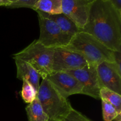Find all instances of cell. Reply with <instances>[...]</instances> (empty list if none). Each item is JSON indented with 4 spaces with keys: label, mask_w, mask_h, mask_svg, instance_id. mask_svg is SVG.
Returning a JSON list of instances; mask_svg holds the SVG:
<instances>
[{
    "label": "cell",
    "mask_w": 121,
    "mask_h": 121,
    "mask_svg": "<svg viewBox=\"0 0 121 121\" xmlns=\"http://www.w3.org/2000/svg\"><path fill=\"white\" fill-rule=\"evenodd\" d=\"M81 31L88 33L113 51L121 52V13L108 0H93Z\"/></svg>",
    "instance_id": "6da1fadb"
},
{
    "label": "cell",
    "mask_w": 121,
    "mask_h": 121,
    "mask_svg": "<svg viewBox=\"0 0 121 121\" xmlns=\"http://www.w3.org/2000/svg\"><path fill=\"white\" fill-rule=\"evenodd\" d=\"M65 48L74 51L83 57L87 63L97 66L103 61L114 63L115 51L88 33L80 31L73 35Z\"/></svg>",
    "instance_id": "7a4b0ae2"
},
{
    "label": "cell",
    "mask_w": 121,
    "mask_h": 121,
    "mask_svg": "<svg viewBox=\"0 0 121 121\" xmlns=\"http://www.w3.org/2000/svg\"><path fill=\"white\" fill-rule=\"evenodd\" d=\"M37 98L50 120L59 121L73 108L67 98L64 97L47 78L43 79Z\"/></svg>",
    "instance_id": "3957f363"
},
{
    "label": "cell",
    "mask_w": 121,
    "mask_h": 121,
    "mask_svg": "<svg viewBox=\"0 0 121 121\" xmlns=\"http://www.w3.org/2000/svg\"><path fill=\"white\" fill-rule=\"evenodd\" d=\"M54 48L45 47L38 40H35L22 50L13 55L28 63L39 73L43 79L52 73Z\"/></svg>",
    "instance_id": "277c9868"
},
{
    "label": "cell",
    "mask_w": 121,
    "mask_h": 121,
    "mask_svg": "<svg viewBox=\"0 0 121 121\" xmlns=\"http://www.w3.org/2000/svg\"><path fill=\"white\" fill-rule=\"evenodd\" d=\"M40 26L39 41L45 47L55 48L65 47L69 44L71 37L54 21L38 15Z\"/></svg>",
    "instance_id": "5b68a950"
},
{
    "label": "cell",
    "mask_w": 121,
    "mask_h": 121,
    "mask_svg": "<svg viewBox=\"0 0 121 121\" xmlns=\"http://www.w3.org/2000/svg\"><path fill=\"white\" fill-rule=\"evenodd\" d=\"M97 66L87 64L80 69L67 71L78 80L82 87V95L100 99V87L98 81Z\"/></svg>",
    "instance_id": "8992f818"
},
{
    "label": "cell",
    "mask_w": 121,
    "mask_h": 121,
    "mask_svg": "<svg viewBox=\"0 0 121 121\" xmlns=\"http://www.w3.org/2000/svg\"><path fill=\"white\" fill-rule=\"evenodd\" d=\"M87 64L85 58L74 51L65 47L54 48L52 72H67L82 68Z\"/></svg>",
    "instance_id": "52a82bcc"
},
{
    "label": "cell",
    "mask_w": 121,
    "mask_h": 121,
    "mask_svg": "<svg viewBox=\"0 0 121 121\" xmlns=\"http://www.w3.org/2000/svg\"><path fill=\"white\" fill-rule=\"evenodd\" d=\"M96 69L100 88L105 87L121 95V70L114 63L107 61L99 63Z\"/></svg>",
    "instance_id": "ba28073f"
},
{
    "label": "cell",
    "mask_w": 121,
    "mask_h": 121,
    "mask_svg": "<svg viewBox=\"0 0 121 121\" xmlns=\"http://www.w3.org/2000/svg\"><path fill=\"white\" fill-rule=\"evenodd\" d=\"M92 2L86 0H62V13L76 25L80 31L86 24Z\"/></svg>",
    "instance_id": "9c48e42d"
},
{
    "label": "cell",
    "mask_w": 121,
    "mask_h": 121,
    "mask_svg": "<svg viewBox=\"0 0 121 121\" xmlns=\"http://www.w3.org/2000/svg\"><path fill=\"white\" fill-rule=\"evenodd\" d=\"M46 78L66 98L73 95L82 94L80 83L68 72H52Z\"/></svg>",
    "instance_id": "30bf717a"
},
{
    "label": "cell",
    "mask_w": 121,
    "mask_h": 121,
    "mask_svg": "<svg viewBox=\"0 0 121 121\" xmlns=\"http://www.w3.org/2000/svg\"><path fill=\"white\" fill-rule=\"evenodd\" d=\"M14 59L17 68V78L21 80L24 79L28 81L37 92L41 78L39 73L28 63L18 59Z\"/></svg>",
    "instance_id": "8fae6325"
},
{
    "label": "cell",
    "mask_w": 121,
    "mask_h": 121,
    "mask_svg": "<svg viewBox=\"0 0 121 121\" xmlns=\"http://www.w3.org/2000/svg\"><path fill=\"white\" fill-rule=\"evenodd\" d=\"M36 12L38 15L54 21L64 32L69 34L71 37L80 32V30L76 25L63 13L51 15L40 11H36Z\"/></svg>",
    "instance_id": "7c38bea8"
},
{
    "label": "cell",
    "mask_w": 121,
    "mask_h": 121,
    "mask_svg": "<svg viewBox=\"0 0 121 121\" xmlns=\"http://www.w3.org/2000/svg\"><path fill=\"white\" fill-rule=\"evenodd\" d=\"M61 2L62 0H37L32 9L51 15L61 14Z\"/></svg>",
    "instance_id": "4fadbf2b"
},
{
    "label": "cell",
    "mask_w": 121,
    "mask_h": 121,
    "mask_svg": "<svg viewBox=\"0 0 121 121\" xmlns=\"http://www.w3.org/2000/svg\"><path fill=\"white\" fill-rule=\"evenodd\" d=\"M28 121H48L49 118L42 108L37 98L26 108Z\"/></svg>",
    "instance_id": "5bb4252c"
},
{
    "label": "cell",
    "mask_w": 121,
    "mask_h": 121,
    "mask_svg": "<svg viewBox=\"0 0 121 121\" xmlns=\"http://www.w3.org/2000/svg\"><path fill=\"white\" fill-rule=\"evenodd\" d=\"M100 98L101 100H105L111 104L115 108L119 115H121V95L105 87L100 89Z\"/></svg>",
    "instance_id": "9a60e30c"
},
{
    "label": "cell",
    "mask_w": 121,
    "mask_h": 121,
    "mask_svg": "<svg viewBox=\"0 0 121 121\" xmlns=\"http://www.w3.org/2000/svg\"><path fill=\"white\" fill-rule=\"evenodd\" d=\"M22 87L21 91V96L22 100L27 104H30L37 98V92L33 86L26 80H22Z\"/></svg>",
    "instance_id": "2e32d148"
},
{
    "label": "cell",
    "mask_w": 121,
    "mask_h": 121,
    "mask_svg": "<svg viewBox=\"0 0 121 121\" xmlns=\"http://www.w3.org/2000/svg\"><path fill=\"white\" fill-rule=\"evenodd\" d=\"M102 100V115L104 121H113L118 115L115 108L108 102Z\"/></svg>",
    "instance_id": "e0dca14e"
},
{
    "label": "cell",
    "mask_w": 121,
    "mask_h": 121,
    "mask_svg": "<svg viewBox=\"0 0 121 121\" xmlns=\"http://www.w3.org/2000/svg\"><path fill=\"white\" fill-rule=\"evenodd\" d=\"M59 121H92L79 111L72 108L65 117Z\"/></svg>",
    "instance_id": "ac0fdd59"
},
{
    "label": "cell",
    "mask_w": 121,
    "mask_h": 121,
    "mask_svg": "<svg viewBox=\"0 0 121 121\" xmlns=\"http://www.w3.org/2000/svg\"><path fill=\"white\" fill-rule=\"evenodd\" d=\"M37 0H19L17 2L12 3L8 8H27L33 9L34 4Z\"/></svg>",
    "instance_id": "d6986e66"
},
{
    "label": "cell",
    "mask_w": 121,
    "mask_h": 121,
    "mask_svg": "<svg viewBox=\"0 0 121 121\" xmlns=\"http://www.w3.org/2000/svg\"><path fill=\"white\" fill-rule=\"evenodd\" d=\"M108 1H110L117 8V10L121 13V0H108Z\"/></svg>",
    "instance_id": "ffe728a7"
},
{
    "label": "cell",
    "mask_w": 121,
    "mask_h": 121,
    "mask_svg": "<svg viewBox=\"0 0 121 121\" xmlns=\"http://www.w3.org/2000/svg\"><path fill=\"white\" fill-rule=\"evenodd\" d=\"M11 4V2L8 0H0V7H5L7 8Z\"/></svg>",
    "instance_id": "44dd1931"
},
{
    "label": "cell",
    "mask_w": 121,
    "mask_h": 121,
    "mask_svg": "<svg viewBox=\"0 0 121 121\" xmlns=\"http://www.w3.org/2000/svg\"><path fill=\"white\" fill-rule=\"evenodd\" d=\"M114 121H121V115H118L117 118L113 120Z\"/></svg>",
    "instance_id": "7402d4cb"
},
{
    "label": "cell",
    "mask_w": 121,
    "mask_h": 121,
    "mask_svg": "<svg viewBox=\"0 0 121 121\" xmlns=\"http://www.w3.org/2000/svg\"><path fill=\"white\" fill-rule=\"evenodd\" d=\"M8 1H9V2H11V4H12V3H14V2H17V1H19V0H8Z\"/></svg>",
    "instance_id": "603a6c76"
},
{
    "label": "cell",
    "mask_w": 121,
    "mask_h": 121,
    "mask_svg": "<svg viewBox=\"0 0 121 121\" xmlns=\"http://www.w3.org/2000/svg\"><path fill=\"white\" fill-rule=\"evenodd\" d=\"M86 1H93V0H86Z\"/></svg>",
    "instance_id": "cb8c5ba5"
},
{
    "label": "cell",
    "mask_w": 121,
    "mask_h": 121,
    "mask_svg": "<svg viewBox=\"0 0 121 121\" xmlns=\"http://www.w3.org/2000/svg\"><path fill=\"white\" fill-rule=\"evenodd\" d=\"M52 121V120H50V119H49V121Z\"/></svg>",
    "instance_id": "d4e9b609"
}]
</instances>
